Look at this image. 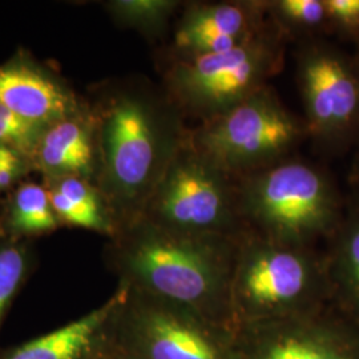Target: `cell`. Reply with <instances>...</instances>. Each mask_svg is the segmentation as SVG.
<instances>
[{
	"label": "cell",
	"instance_id": "8",
	"mask_svg": "<svg viewBox=\"0 0 359 359\" xmlns=\"http://www.w3.org/2000/svg\"><path fill=\"white\" fill-rule=\"evenodd\" d=\"M142 218L192 236L240 238L248 231L238 209L236 179L198 152L189 135Z\"/></svg>",
	"mask_w": 359,
	"mask_h": 359
},
{
	"label": "cell",
	"instance_id": "2",
	"mask_svg": "<svg viewBox=\"0 0 359 359\" xmlns=\"http://www.w3.org/2000/svg\"><path fill=\"white\" fill-rule=\"evenodd\" d=\"M237 241L176 233L140 218L107 240L104 259L118 283L234 332L231 283Z\"/></svg>",
	"mask_w": 359,
	"mask_h": 359
},
{
	"label": "cell",
	"instance_id": "14",
	"mask_svg": "<svg viewBox=\"0 0 359 359\" xmlns=\"http://www.w3.org/2000/svg\"><path fill=\"white\" fill-rule=\"evenodd\" d=\"M126 286L118 283L115 293L103 305L93 309L75 321L6 348L0 359H103L109 355L112 326Z\"/></svg>",
	"mask_w": 359,
	"mask_h": 359
},
{
	"label": "cell",
	"instance_id": "13",
	"mask_svg": "<svg viewBox=\"0 0 359 359\" xmlns=\"http://www.w3.org/2000/svg\"><path fill=\"white\" fill-rule=\"evenodd\" d=\"M41 180L81 177L96 184L99 173L97 127L90 102L47 126L31 154Z\"/></svg>",
	"mask_w": 359,
	"mask_h": 359
},
{
	"label": "cell",
	"instance_id": "7",
	"mask_svg": "<svg viewBox=\"0 0 359 359\" xmlns=\"http://www.w3.org/2000/svg\"><path fill=\"white\" fill-rule=\"evenodd\" d=\"M126 289L112 326L111 357L238 359L236 333L231 329L209 321L189 309L128 286Z\"/></svg>",
	"mask_w": 359,
	"mask_h": 359
},
{
	"label": "cell",
	"instance_id": "18",
	"mask_svg": "<svg viewBox=\"0 0 359 359\" xmlns=\"http://www.w3.org/2000/svg\"><path fill=\"white\" fill-rule=\"evenodd\" d=\"M104 8L116 26L136 31L148 39H161L179 16L181 0H109Z\"/></svg>",
	"mask_w": 359,
	"mask_h": 359
},
{
	"label": "cell",
	"instance_id": "20",
	"mask_svg": "<svg viewBox=\"0 0 359 359\" xmlns=\"http://www.w3.org/2000/svg\"><path fill=\"white\" fill-rule=\"evenodd\" d=\"M34 266L32 243L0 237V327Z\"/></svg>",
	"mask_w": 359,
	"mask_h": 359
},
{
	"label": "cell",
	"instance_id": "17",
	"mask_svg": "<svg viewBox=\"0 0 359 359\" xmlns=\"http://www.w3.org/2000/svg\"><path fill=\"white\" fill-rule=\"evenodd\" d=\"M60 229L43 182L25 180L0 203V237L29 241Z\"/></svg>",
	"mask_w": 359,
	"mask_h": 359
},
{
	"label": "cell",
	"instance_id": "1",
	"mask_svg": "<svg viewBox=\"0 0 359 359\" xmlns=\"http://www.w3.org/2000/svg\"><path fill=\"white\" fill-rule=\"evenodd\" d=\"M86 97L97 127L96 185L120 231L142 217L191 127L163 86L140 75L104 80Z\"/></svg>",
	"mask_w": 359,
	"mask_h": 359
},
{
	"label": "cell",
	"instance_id": "12",
	"mask_svg": "<svg viewBox=\"0 0 359 359\" xmlns=\"http://www.w3.org/2000/svg\"><path fill=\"white\" fill-rule=\"evenodd\" d=\"M84 102L65 77L25 48L0 65V104L31 123L47 127Z\"/></svg>",
	"mask_w": 359,
	"mask_h": 359
},
{
	"label": "cell",
	"instance_id": "23",
	"mask_svg": "<svg viewBox=\"0 0 359 359\" xmlns=\"http://www.w3.org/2000/svg\"><path fill=\"white\" fill-rule=\"evenodd\" d=\"M329 25L359 32V0H323Z\"/></svg>",
	"mask_w": 359,
	"mask_h": 359
},
{
	"label": "cell",
	"instance_id": "5",
	"mask_svg": "<svg viewBox=\"0 0 359 359\" xmlns=\"http://www.w3.org/2000/svg\"><path fill=\"white\" fill-rule=\"evenodd\" d=\"M286 44L270 20L229 51L185 59L163 56L161 86L187 120L204 123L270 86L283 71Z\"/></svg>",
	"mask_w": 359,
	"mask_h": 359
},
{
	"label": "cell",
	"instance_id": "3",
	"mask_svg": "<svg viewBox=\"0 0 359 359\" xmlns=\"http://www.w3.org/2000/svg\"><path fill=\"white\" fill-rule=\"evenodd\" d=\"M329 305L325 256L314 246L283 244L249 231L238 238L231 283L234 332Z\"/></svg>",
	"mask_w": 359,
	"mask_h": 359
},
{
	"label": "cell",
	"instance_id": "21",
	"mask_svg": "<svg viewBox=\"0 0 359 359\" xmlns=\"http://www.w3.org/2000/svg\"><path fill=\"white\" fill-rule=\"evenodd\" d=\"M44 128V126L31 123L0 104V145L31 157Z\"/></svg>",
	"mask_w": 359,
	"mask_h": 359
},
{
	"label": "cell",
	"instance_id": "15",
	"mask_svg": "<svg viewBox=\"0 0 359 359\" xmlns=\"http://www.w3.org/2000/svg\"><path fill=\"white\" fill-rule=\"evenodd\" d=\"M60 228L93 231L111 240L118 233L115 216L96 184L81 177L41 180Z\"/></svg>",
	"mask_w": 359,
	"mask_h": 359
},
{
	"label": "cell",
	"instance_id": "19",
	"mask_svg": "<svg viewBox=\"0 0 359 359\" xmlns=\"http://www.w3.org/2000/svg\"><path fill=\"white\" fill-rule=\"evenodd\" d=\"M266 13L286 40L313 39L329 25L323 0H265Z\"/></svg>",
	"mask_w": 359,
	"mask_h": 359
},
{
	"label": "cell",
	"instance_id": "10",
	"mask_svg": "<svg viewBox=\"0 0 359 359\" xmlns=\"http://www.w3.org/2000/svg\"><path fill=\"white\" fill-rule=\"evenodd\" d=\"M234 333L238 359H359L358 326L330 305Z\"/></svg>",
	"mask_w": 359,
	"mask_h": 359
},
{
	"label": "cell",
	"instance_id": "11",
	"mask_svg": "<svg viewBox=\"0 0 359 359\" xmlns=\"http://www.w3.org/2000/svg\"><path fill=\"white\" fill-rule=\"evenodd\" d=\"M265 0L185 1L168 57H197L229 51L269 25Z\"/></svg>",
	"mask_w": 359,
	"mask_h": 359
},
{
	"label": "cell",
	"instance_id": "16",
	"mask_svg": "<svg viewBox=\"0 0 359 359\" xmlns=\"http://www.w3.org/2000/svg\"><path fill=\"white\" fill-rule=\"evenodd\" d=\"M325 253L329 304L359 327V213L341 221Z\"/></svg>",
	"mask_w": 359,
	"mask_h": 359
},
{
	"label": "cell",
	"instance_id": "24",
	"mask_svg": "<svg viewBox=\"0 0 359 359\" xmlns=\"http://www.w3.org/2000/svg\"><path fill=\"white\" fill-rule=\"evenodd\" d=\"M103 359H116V358H114V357H111V355H107V357H105V358H103Z\"/></svg>",
	"mask_w": 359,
	"mask_h": 359
},
{
	"label": "cell",
	"instance_id": "22",
	"mask_svg": "<svg viewBox=\"0 0 359 359\" xmlns=\"http://www.w3.org/2000/svg\"><path fill=\"white\" fill-rule=\"evenodd\" d=\"M32 173H35V169L29 156L0 145V203L16 185Z\"/></svg>",
	"mask_w": 359,
	"mask_h": 359
},
{
	"label": "cell",
	"instance_id": "6",
	"mask_svg": "<svg viewBox=\"0 0 359 359\" xmlns=\"http://www.w3.org/2000/svg\"><path fill=\"white\" fill-rule=\"evenodd\" d=\"M305 139L304 118L271 86L189 129L193 147L234 179L294 156Z\"/></svg>",
	"mask_w": 359,
	"mask_h": 359
},
{
	"label": "cell",
	"instance_id": "4",
	"mask_svg": "<svg viewBox=\"0 0 359 359\" xmlns=\"http://www.w3.org/2000/svg\"><path fill=\"white\" fill-rule=\"evenodd\" d=\"M236 185L246 229L273 241L314 246L341 224L330 180L301 157L238 177Z\"/></svg>",
	"mask_w": 359,
	"mask_h": 359
},
{
	"label": "cell",
	"instance_id": "9",
	"mask_svg": "<svg viewBox=\"0 0 359 359\" xmlns=\"http://www.w3.org/2000/svg\"><path fill=\"white\" fill-rule=\"evenodd\" d=\"M294 59L308 137L318 145L344 140L359 121L357 68L313 39L297 44Z\"/></svg>",
	"mask_w": 359,
	"mask_h": 359
}]
</instances>
